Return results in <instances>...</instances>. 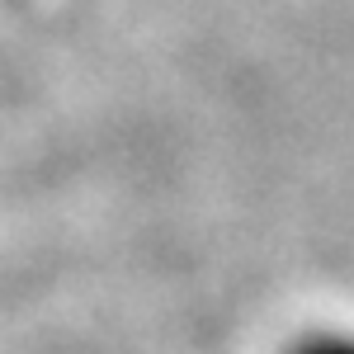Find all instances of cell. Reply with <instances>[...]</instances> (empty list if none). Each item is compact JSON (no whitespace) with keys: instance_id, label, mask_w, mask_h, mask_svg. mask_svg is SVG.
Instances as JSON below:
<instances>
[{"instance_id":"obj_1","label":"cell","mask_w":354,"mask_h":354,"mask_svg":"<svg viewBox=\"0 0 354 354\" xmlns=\"http://www.w3.org/2000/svg\"><path fill=\"white\" fill-rule=\"evenodd\" d=\"M293 354H354V335H312L298 340Z\"/></svg>"}]
</instances>
